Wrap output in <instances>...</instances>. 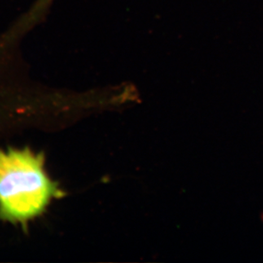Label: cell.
Masks as SVG:
<instances>
[{"label": "cell", "instance_id": "1", "mask_svg": "<svg viewBox=\"0 0 263 263\" xmlns=\"http://www.w3.org/2000/svg\"><path fill=\"white\" fill-rule=\"evenodd\" d=\"M42 153L29 147L0 148V221L28 230V224L47 211L65 192L45 167Z\"/></svg>", "mask_w": 263, "mask_h": 263}]
</instances>
